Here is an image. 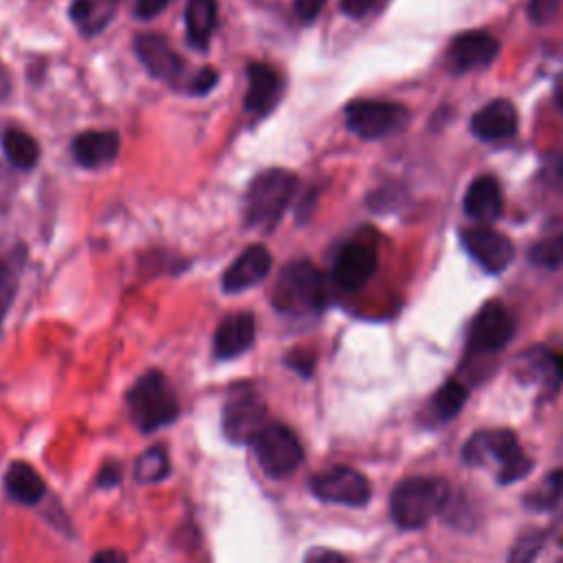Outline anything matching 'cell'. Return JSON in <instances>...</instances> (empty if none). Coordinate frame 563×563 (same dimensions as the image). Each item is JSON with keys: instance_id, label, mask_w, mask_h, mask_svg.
I'll return each instance as SVG.
<instances>
[{"instance_id": "obj_13", "label": "cell", "mask_w": 563, "mask_h": 563, "mask_svg": "<svg viewBox=\"0 0 563 563\" xmlns=\"http://www.w3.org/2000/svg\"><path fill=\"white\" fill-rule=\"evenodd\" d=\"M499 42L486 31H464L455 35L446 51V64L453 73H468L486 68L495 62Z\"/></svg>"}, {"instance_id": "obj_4", "label": "cell", "mask_w": 563, "mask_h": 563, "mask_svg": "<svg viewBox=\"0 0 563 563\" xmlns=\"http://www.w3.org/2000/svg\"><path fill=\"white\" fill-rule=\"evenodd\" d=\"M128 411L139 431L152 433L176 420L178 398L169 380L158 369H150L130 387Z\"/></svg>"}, {"instance_id": "obj_15", "label": "cell", "mask_w": 563, "mask_h": 563, "mask_svg": "<svg viewBox=\"0 0 563 563\" xmlns=\"http://www.w3.org/2000/svg\"><path fill=\"white\" fill-rule=\"evenodd\" d=\"M134 51L143 68L163 81H174L183 73V59L158 33H139L134 37Z\"/></svg>"}, {"instance_id": "obj_11", "label": "cell", "mask_w": 563, "mask_h": 563, "mask_svg": "<svg viewBox=\"0 0 563 563\" xmlns=\"http://www.w3.org/2000/svg\"><path fill=\"white\" fill-rule=\"evenodd\" d=\"M515 334V319L499 301H488L475 314L468 330V345L475 352H497Z\"/></svg>"}, {"instance_id": "obj_29", "label": "cell", "mask_w": 563, "mask_h": 563, "mask_svg": "<svg viewBox=\"0 0 563 563\" xmlns=\"http://www.w3.org/2000/svg\"><path fill=\"white\" fill-rule=\"evenodd\" d=\"M543 543H545V532L543 530H534V528L526 530L523 534H519L515 539L506 563H534Z\"/></svg>"}, {"instance_id": "obj_18", "label": "cell", "mask_w": 563, "mask_h": 563, "mask_svg": "<svg viewBox=\"0 0 563 563\" xmlns=\"http://www.w3.org/2000/svg\"><path fill=\"white\" fill-rule=\"evenodd\" d=\"M119 134L114 130H86L73 139L70 152L77 165L99 169L119 156Z\"/></svg>"}, {"instance_id": "obj_32", "label": "cell", "mask_w": 563, "mask_h": 563, "mask_svg": "<svg viewBox=\"0 0 563 563\" xmlns=\"http://www.w3.org/2000/svg\"><path fill=\"white\" fill-rule=\"evenodd\" d=\"M15 295V275L13 271H0V328L7 314V308L11 306V299Z\"/></svg>"}, {"instance_id": "obj_9", "label": "cell", "mask_w": 563, "mask_h": 563, "mask_svg": "<svg viewBox=\"0 0 563 563\" xmlns=\"http://www.w3.org/2000/svg\"><path fill=\"white\" fill-rule=\"evenodd\" d=\"M268 422L266 405L253 391L235 394L222 411V433L233 444H253V440Z\"/></svg>"}, {"instance_id": "obj_1", "label": "cell", "mask_w": 563, "mask_h": 563, "mask_svg": "<svg viewBox=\"0 0 563 563\" xmlns=\"http://www.w3.org/2000/svg\"><path fill=\"white\" fill-rule=\"evenodd\" d=\"M451 488L438 475H411L400 479L389 497V515L402 530L427 526L449 501Z\"/></svg>"}, {"instance_id": "obj_38", "label": "cell", "mask_w": 563, "mask_h": 563, "mask_svg": "<svg viewBox=\"0 0 563 563\" xmlns=\"http://www.w3.org/2000/svg\"><path fill=\"white\" fill-rule=\"evenodd\" d=\"M90 563H128V556L117 548H106V550H99Z\"/></svg>"}, {"instance_id": "obj_31", "label": "cell", "mask_w": 563, "mask_h": 563, "mask_svg": "<svg viewBox=\"0 0 563 563\" xmlns=\"http://www.w3.org/2000/svg\"><path fill=\"white\" fill-rule=\"evenodd\" d=\"M216 84H218V73H216L211 66H205V68H200V70L189 79L187 90H189L191 95L202 97V95H207L209 90H213Z\"/></svg>"}, {"instance_id": "obj_39", "label": "cell", "mask_w": 563, "mask_h": 563, "mask_svg": "<svg viewBox=\"0 0 563 563\" xmlns=\"http://www.w3.org/2000/svg\"><path fill=\"white\" fill-rule=\"evenodd\" d=\"M286 363L292 367V369H297V372H301L303 376H310V372H312V358L308 356V354H303V356H299L297 352H292L288 358H286Z\"/></svg>"}, {"instance_id": "obj_16", "label": "cell", "mask_w": 563, "mask_h": 563, "mask_svg": "<svg viewBox=\"0 0 563 563\" xmlns=\"http://www.w3.org/2000/svg\"><path fill=\"white\" fill-rule=\"evenodd\" d=\"M282 97V77L268 64L253 62L246 66L244 108L255 117H266Z\"/></svg>"}, {"instance_id": "obj_17", "label": "cell", "mask_w": 563, "mask_h": 563, "mask_svg": "<svg viewBox=\"0 0 563 563\" xmlns=\"http://www.w3.org/2000/svg\"><path fill=\"white\" fill-rule=\"evenodd\" d=\"M517 108L508 99H493L471 117V132L479 141H504L517 132Z\"/></svg>"}, {"instance_id": "obj_26", "label": "cell", "mask_w": 563, "mask_h": 563, "mask_svg": "<svg viewBox=\"0 0 563 563\" xmlns=\"http://www.w3.org/2000/svg\"><path fill=\"white\" fill-rule=\"evenodd\" d=\"M167 475H169V457H167V451L161 444L145 449L136 457L134 477L141 484H156V482L165 479Z\"/></svg>"}, {"instance_id": "obj_35", "label": "cell", "mask_w": 563, "mask_h": 563, "mask_svg": "<svg viewBox=\"0 0 563 563\" xmlns=\"http://www.w3.org/2000/svg\"><path fill=\"white\" fill-rule=\"evenodd\" d=\"M167 4H169V0H136L134 2V13L141 20H150V18L158 15Z\"/></svg>"}, {"instance_id": "obj_23", "label": "cell", "mask_w": 563, "mask_h": 563, "mask_svg": "<svg viewBox=\"0 0 563 563\" xmlns=\"http://www.w3.org/2000/svg\"><path fill=\"white\" fill-rule=\"evenodd\" d=\"M528 257L534 266L556 271L563 266V218H556L548 229L532 242Z\"/></svg>"}, {"instance_id": "obj_36", "label": "cell", "mask_w": 563, "mask_h": 563, "mask_svg": "<svg viewBox=\"0 0 563 563\" xmlns=\"http://www.w3.org/2000/svg\"><path fill=\"white\" fill-rule=\"evenodd\" d=\"M303 563H347L339 552L328 550V548H314L306 554Z\"/></svg>"}, {"instance_id": "obj_21", "label": "cell", "mask_w": 563, "mask_h": 563, "mask_svg": "<svg viewBox=\"0 0 563 563\" xmlns=\"http://www.w3.org/2000/svg\"><path fill=\"white\" fill-rule=\"evenodd\" d=\"M4 488H7L9 497H13L15 501H20L24 506H35L46 493L44 479L26 462H11L9 464V468L4 473Z\"/></svg>"}, {"instance_id": "obj_25", "label": "cell", "mask_w": 563, "mask_h": 563, "mask_svg": "<svg viewBox=\"0 0 563 563\" xmlns=\"http://www.w3.org/2000/svg\"><path fill=\"white\" fill-rule=\"evenodd\" d=\"M2 150L9 163L18 169H33L35 163L40 161V145L24 130H15V128L7 130L2 134Z\"/></svg>"}, {"instance_id": "obj_33", "label": "cell", "mask_w": 563, "mask_h": 563, "mask_svg": "<svg viewBox=\"0 0 563 563\" xmlns=\"http://www.w3.org/2000/svg\"><path fill=\"white\" fill-rule=\"evenodd\" d=\"M325 0H292V11L301 24H310L323 9Z\"/></svg>"}, {"instance_id": "obj_12", "label": "cell", "mask_w": 563, "mask_h": 563, "mask_svg": "<svg viewBox=\"0 0 563 563\" xmlns=\"http://www.w3.org/2000/svg\"><path fill=\"white\" fill-rule=\"evenodd\" d=\"M462 246L466 253L486 271V273H501L510 262H512V242L490 229V227H473V229H462L460 233Z\"/></svg>"}, {"instance_id": "obj_19", "label": "cell", "mask_w": 563, "mask_h": 563, "mask_svg": "<svg viewBox=\"0 0 563 563\" xmlns=\"http://www.w3.org/2000/svg\"><path fill=\"white\" fill-rule=\"evenodd\" d=\"M255 341V319L249 312H235L220 321L213 334V356L220 361L244 354Z\"/></svg>"}, {"instance_id": "obj_22", "label": "cell", "mask_w": 563, "mask_h": 563, "mask_svg": "<svg viewBox=\"0 0 563 563\" xmlns=\"http://www.w3.org/2000/svg\"><path fill=\"white\" fill-rule=\"evenodd\" d=\"M216 20H218L216 0H187L185 26H187V40L194 48L207 51L216 29Z\"/></svg>"}, {"instance_id": "obj_6", "label": "cell", "mask_w": 563, "mask_h": 563, "mask_svg": "<svg viewBox=\"0 0 563 563\" xmlns=\"http://www.w3.org/2000/svg\"><path fill=\"white\" fill-rule=\"evenodd\" d=\"M253 449L262 471L271 477H286L303 462V449L297 435L279 422H268L253 440Z\"/></svg>"}, {"instance_id": "obj_10", "label": "cell", "mask_w": 563, "mask_h": 563, "mask_svg": "<svg viewBox=\"0 0 563 563\" xmlns=\"http://www.w3.org/2000/svg\"><path fill=\"white\" fill-rule=\"evenodd\" d=\"M376 271V249L367 240H350L345 242L334 262H332V279L341 290L354 292L361 290Z\"/></svg>"}, {"instance_id": "obj_37", "label": "cell", "mask_w": 563, "mask_h": 563, "mask_svg": "<svg viewBox=\"0 0 563 563\" xmlns=\"http://www.w3.org/2000/svg\"><path fill=\"white\" fill-rule=\"evenodd\" d=\"M374 2L376 0H341V11L347 18H363L374 7Z\"/></svg>"}, {"instance_id": "obj_28", "label": "cell", "mask_w": 563, "mask_h": 563, "mask_svg": "<svg viewBox=\"0 0 563 563\" xmlns=\"http://www.w3.org/2000/svg\"><path fill=\"white\" fill-rule=\"evenodd\" d=\"M563 493V471H552L526 499V506L532 510L552 508Z\"/></svg>"}, {"instance_id": "obj_3", "label": "cell", "mask_w": 563, "mask_h": 563, "mask_svg": "<svg viewBox=\"0 0 563 563\" xmlns=\"http://www.w3.org/2000/svg\"><path fill=\"white\" fill-rule=\"evenodd\" d=\"M271 303L286 314H308L325 306V282L321 271L308 260L286 264L271 292Z\"/></svg>"}, {"instance_id": "obj_2", "label": "cell", "mask_w": 563, "mask_h": 563, "mask_svg": "<svg viewBox=\"0 0 563 563\" xmlns=\"http://www.w3.org/2000/svg\"><path fill=\"white\" fill-rule=\"evenodd\" d=\"M462 457L471 466L497 464L499 484H512L530 473L532 460L523 455L517 435L508 429H486L468 438L462 449Z\"/></svg>"}, {"instance_id": "obj_24", "label": "cell", "mask_w": 563, "mask_h": 563, "mask_svg": "<svg viewBox=\"0 0 563 563\" xmlns=\"http://www.w3.org/2000/svg\"><path fill=\"white\" fill-rule=\"evenodd\" d=\"M117 0H73L70 18L86 35L101 31L112 18Z\"/></svg>"}, {"instance_id": "obj_7", "label": "cell", "mask_w": 563, "mask_h": 563, "mask_svg": "<svg viewBox=\"0 0 563 563\" xmlns=\"http://www.w3.org/2000/svg\"><path fill=\"white\" fill-rule=\"evenodd\" d=\"M407 110L394 101L358 99L345 106V125L361 139H380L405 123Z\"/></svg>"}, {"instance_id": "obj_14", "label": "cell", "mask_w": 563, "mask_h": 563, "mask_svg": "<svg viewBox=\"0 0 563 563\" xmlns=\"http://www.w3.org/2000/svg\"><path fill=\"white\" fill-rule=\"evenodd\" d=\"M271 251L264 244L246 246L224 271L222 290L233 295L260 284L271 273Z\"/></svg>"}, {"instance_id": "obj_30", "label": "cell", "mask_w": 563, "mask_h": 563, "mask_svg": "<svg viewBox=\"0 0 563 563\" xmlns=\"http://www.w3.org/2000/svg\"><path fill=\"white\" fill-rule=\"evenodd\" d=\"M563 0H530L528 2V15L534 24H543L548 20H552L559 13Z\"/></svg>"}, {"instance_id": "obj_5", "label": "cell", "mask_w": 563, "mask_h": 563, "mask_svg": "<svg viewBox=\"0 0 563 563\" xmlns=\"http://www.w3.org/2000/svg\"><path fill=\"white\" fill-rule=\"evenodd\" d=\"M297 176L284 167L260 172L244 196V222L249 227H273L288 207Z\"/></svg>"}, {"instance_id": "obj_8", "label": "cell", "mask_w": 563, "mask_h": 563, "mask_svg": "<svg viewBox=\"0 0 563 563\" xmlns=\"http://www.w3.org/2000/svg\"><path fill=\"white\" fill-rule=\"evenodd\" d=\"M310 490L317 499L341 506H365L369 501V482L363 473L350 466H330L310 479Z\"/></svg>"}, {"instance_id": "obj_27", "label": "cell", "mask_w": 563, "mask_h": 563, "mask_svg": "<svg viewBox=\"0 0 563 563\" xmlns=\"http://www.w3.org/2000/svg\"><path fill=\"white\" fill-rule=\"evenodd\" d=\"M466 396H468V391H466V387L460 383V380H455V378H449L438 391H435V396H433V409H435V416L440 418V420H451V418H455L460 411H462V407H464V402H466Z\"/></svg>"}, {"instance_id": "obj_34", "label": "cell", "mask_w": 563, "mask_h": 563, "mask_svg": "<svg viewBox=\"0 0 563 563\" xmlns=\"http://www.w3.org/2000/svg\"><path fill=\"white\" fill-rule=\"evenodd\" d=\"M119 479H121V464L117 462H106L97 473V484L101 488H112L114 484H119Z\"/></svg>"}, {"instance_id": "obj_20", "label": "cell", "mask_w": 563, "mask_h": 563, "mask_svg": "<svg viewBox=\"0 0 563 563\" xmlns=\"http://www.w3.org/2000/svg\"><path fill=\"white\" fill-rule=\"evenodd\" d=\"M504 209V194L499 180L490 174L477 176L464 194V213L475 222H495Z\"/></svg>"}, {"instance_id": "obj_40", "label": "cell", "mask_w": 563, "mask_h": 563, "mask_svg": "<svg viewBox=\"0 0 563 563\" xmlns=\"http://www.w3.org/2000/svg\"><path fill=\"white\" fill-rule=\"evenodd\" d=\"M554 103L559 106V110L563 112V73L556 77L554 81Z\"/></svg>"}, {"instance_id": "obj_41", "label": "cell", "mask_w": 563, "mask_h": 563, "mask_svg": "<svg viewBox=\"0 0 563 563\" xmlns=\"http://www.w3.org/2000/svg\"><path fill=\"white\" fill-rule=\"evenodd\" d=\"M9 90H11V81H9V75H7V70L0 66V99H4Z\"/></svg>"}]
</instances>
